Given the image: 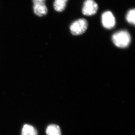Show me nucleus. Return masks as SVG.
<instances>
[{
	"mask_svg": "<svg viewBox=\"0 0 135 135\" xmlns=\"http://www.w3.org/2000/svg\"><path fill=\"white\" fill-rule=\"evenodd\" d=\"M112 41L116 46L119 48H125L131 42V36L126 31H120L115 33L112 36Z\"/></svg>",
	"mask_w": 135,
	"mask_h": 135,
	"instance_id": "f257e3e1",
	"label": "nucleus"
},
{
	"mask_svg": "<svg viewBox=\"0 0 135 135\" xmlns=\"http://www.w3.org/2000/svg\"><path fill=\"white\" fill-rule=\"evenodd\" d=\"M87 21L84 18H80L73 22L70 26L71 33L74 36L83 34L88 28Z\"/></svg>",
	"mask_w": 135,
	"mask_h": 135,
	"instance_id": "f03ea898",
	"label": "nucleus"
},
{
	"mask_svg": "<svg viewBox=\"0 0 135 135\" xmlns=\"http://www.w3.org/2000/svg\"><path fill=\"white\" fill-rule=\"evenodd\" d=\"M98 9V4L94 0H86L83 5L82 13L86 16H92L97 13Z\"/></svg>",
	"mask_w": 135,
	"mask_h": 135,
	"instance_id": "7ed1b4c3",
	"label": "nucleus"
},
{
	"mask_svg": "<svg viewBox=\"0 0 135 135\" xmlns=\"http://www.w3.org/2000/svg\"><path fill=\"white\" fill-rule=\"evenodd\" d=\"M115 18L112 12L107 11L102 15V23L104 27L107 29H111L114 27L115 25Z\"/></svg>",
	"mask_w": 135,
	"mask_h": 135,
	"instance_id": "20e7f679",
	"label": "nucleus"
},
{
	"mask_svg": "<svg viewBox=\"0 0 135 135\" xmlns=\"http://www.w3.org/2000/svg\"><path fill=\"white\" fill-rule=\"evenodd\" d=\"M33 12L38 16H44L47 14L48 9L45 3H37L33 4Z\"/></svg>",
	"mask_w": 135,
	"mask_h": 135,
	"instance_id": "39448f33",
	"label": "nucleus"
},
{
	"mask_svg": "<svg viewBox=\"0 0 135 135\" xmlns=\"http://www.w3.org/2000/svg\"><path fill=\"white\" fill-rule=\"evenodd\" d=\"M21 135H38V132L33 126L25 124L22 129Z\"/></svg>",
	"mask_w": 135,
	"mask_h": 135,
	"instance_id": "423d86ee",
	"label": "nucleus"
},
{
	"mask_svg": "<svg viewBox=\"0 0 135 135\" xmlns=\"http://www.w3.org/2000/svg\"><path fill=\"white\" fill-rule=\"evenodd\" d=\"M47 135H61L59 126L56 124H51L47 126L46 130Z\"/></svg>",
	"mask_w": 135,
	"mask_h": 135,
	"instance_id": "0eeeda50",
	"label": "nucleus"
},
{
	"mask_svg": "<svg viewBox=\"0 0 135 135\" xmlns=\"http://www.w3.org/2000/svg\"><path fill=\"white\" fill-rule=\"evenodd\" d=\"M68 0H55L54 3V8L57 12L64 11L66 7Z\"/></svg>",
	"mask_w": 135,
	"mask_h": 135,
	"instance_id": "6e6552de",
	"label": "nucleus"
},
{
	"mask_svg": "<svg viewBox=\"0 0 135 135\" xmlns=\"http://www.w3.org/2000/svg\"><path fill=\"white\" fill-rule=\"evenodd\" d=\"M126 20L129 23L135 25V9L129 11L126 15Z\"/></svg>",
	"mask_w": 135,
	"mask_h": 135,
	"instance_id": "1a4fd4ad",
	"label": "nucleus"
},
{
	"mask_svg": "<svg viewBox=\"0 0 135 135\" xmlns=\"http://www.w3.org/2000/svg\"><path fill=\"white\" fill-rule=\"evenodd\" d=\"M46 0H33V4L37 3H45Z\"/></svg>",
	"mask_w": 135,
	"mask_h": 135,
	"instance_id": "9d476101",
	"label": "nucleus"
}]
</instances>
